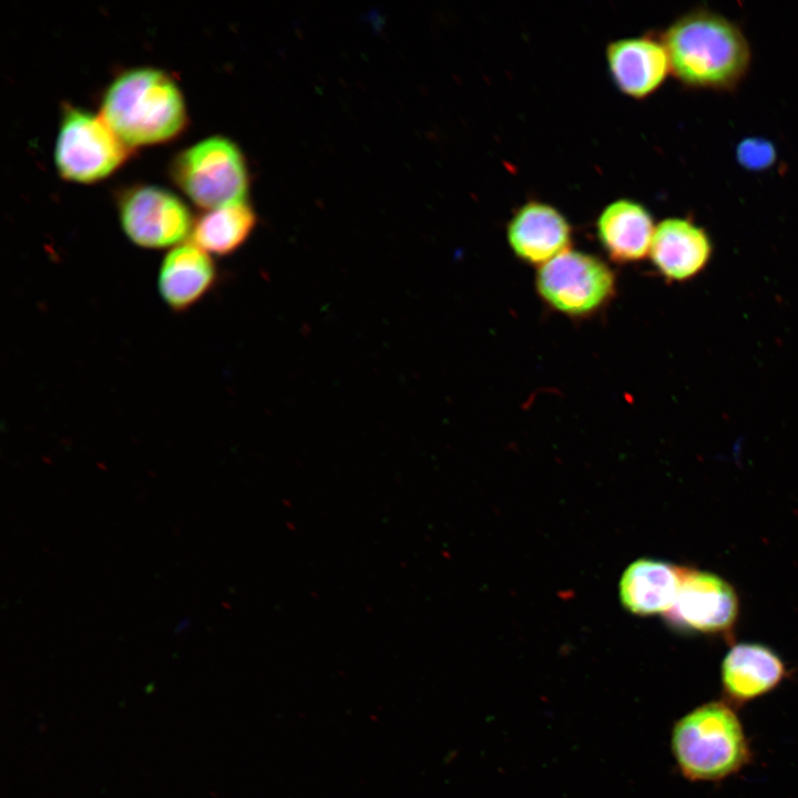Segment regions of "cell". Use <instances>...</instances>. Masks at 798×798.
<instances>
[{"mask_svg":"<svg viewBox=\"0 0 798 798\" xmlns=\"http://www.w3.org/2000/svg\"><path fill=\"white\" fill-rule=\"evenodd\" d=\"M661 40L671 72L690 88L733 89L750 65V48L741 30L709 10L697 9L679 17Z\"/></svg>","mask_w":798,"mask_h":798,"instance_id":"cell-1","label":"cell"},{"mask_svg":"<svg viewBox=\"0 0 798 798\" xmlns=\"http://www.w3.org/2000/svg\"><path fill=\"white\" fill-rule=\"evenodd\" d=\"M101 116L129 146L163 142L185 125L183 95L174 79L153 68L127 70L108 86Z\"/></svg>","mask_w":798,"mask_h":798,"instance_id":"cell-2","label":"cell"},{"mask_svg":"<svg viewBox=\"0 0 798 798\" xmlns=\"http://www.w3.org/2000/svg\"><path fill=\"white\" fill-rule=\"evenodd\" d=\"M672 748L690 780H718L740 769L749 757L741 724L725 703L704 704L674 726Z\"/></svg>","mask_w":798,"mask_h":798,"instance_id":"cell-3","label":"cell"},{"mask_svg":"<svg viewBox=\"0 0 798 798\" xmlns=\"http://www.w3.org/2000/svg\"><path fill=\"white\" fill-rule=\"evenodd\" d=\"M170 173L175 184L203 208L245 202V158L226 137L211 136L182 150L172 160Z\"/></svg>","mask_w":798,"mask_h":798,"instance_id":"cell-4","label":"cell"},{"mask_svg":"<svg viewBox=\"0 0 798 798\" xmlns=\"http://www.w3.org/2000/svg\"><path fill=\"white\" fill-rule=\"evenodd\" d=\"M535 289L550 309L584 319L608 306L616 295L617 280L603 259L570 248L539 267Z\"/></svg>","mask_w":798,"mask_h":798,"instance_id":"cell-5","label":"cell"},{"mask_svg":"<svg viewBox=\"0 0 798 798\" xmlns=\"http://www.w3.org/2000/svg\"><path fill=\"white\" fill-rule=\"evenodd\" d=\"M126 145L102 116L66 108L58 133L54 161L60 174L90 183L103 178L127 157Z\"/></svg>","mask_w":798,"mask_h":798,"instance_id":"cell-6","label":"cell"},{"mask_svg":"<svg viewBox=\"0 0 798 798\" xmlns=\"http://www.w3.org/2000/svg\"><path fill=\"white\" fill-rule=\"evenodd\" d=\"M119 215L126 236L144 248L175 245L193 227L185 203L173 192L154 185L126 190L119 201Z\"/></svg>","mask_w":798,"mask_h":798,"instance_id":"cell-7","label":"cell"},{"mask_svg":"<svg viewBox=\"0 0 798 798\" xmlns=\"http://www.w3.org/2000/svg\"><path fill=\"white\" fill-rule=\"evenodd\" d=\"M738 608L737 594L727 581L710 572L682 567L675 603L664 617L682 632L728 634Z\"/></svg>","mask_w":798,"mask_h":798,"instance_id":"cell-8","label":"cell"},{"mask_svg":"<svg viewBox=\"0 0 798 798\" xmlns=\"http://www.w3.org/2000/svg\"><path fill=\"white\" fill-rule=\"evenodd\" d=\"M507 239L516 258L540 267L570 249L572 227L554 206L530 201L509 221Z\"/></svg>","mask_w":798,"mask_h":798,"instance_id":"cell-9","label":"cell"},{"mask_svg":"<svg viewBox=\"0 0 798 798\" xmlns=\"http://www.w3.org/2000/svg\"><path fill=\"white\" fill-rule=\"evenodd\" d=\"M713 252L707 232L684 217H669L655 226L649 258L667 282H686L708 264Z\"/></svg>","mask_w":798,"mask_h":798,"instance_id":"cell-10","label":"cell"},{"mask_svg":"<svg viewBox=\"0 0 798 798\" xmlns=\"http://www.w3.org/2000/svg\"><path fill=\"white\" fill-rule=\"evenodd\" d=\"M606 62L616 88L634 99L654 93L671 72L662 40L646 35L611 42L606 48Z\"/></svg>","mask_w":798,"mask_h":798,"instance_id":"cell-11","label":"cell"},{"mask_svg":"<svg viewBox=\"0 0 798 798\" xmlns=\"http://www.w3.org/2000/svg\"><path fill=\"white\" fill-rule=\"evenodd\" d=\"M595 227L598 242L615 263L641 262L649 254L654 219L636 201L620 198L610 203L598 215Z\"/></svg>","mask_w":798,"mask_h":798,"instance_id":"cell-12","label":"cell"},{"mask_svg":"<svg viewBox=\"0 0 798 798\" xmlns=\"http://www.w3.org/2000/svg\"><path fill=\"white\" fill-rule=\"evenodd\" d=\"M216 267L209 254L197 245L183 243L164 257L158 273V291L174 311H184L214 286Z\"/></svg>","mask_w":798,"mask_h":798,"instance_id":"cell-13","label":"cell"},{"mask_svg":"<svg viewBox=\"0 0 798 798\" xmlns=\"http://www.w3.org/2000/svg\"><path fill=\"white\" fill-rule=\"evenodd\" d=\"M786 675L785 664L769 647L757 643L733 646L722 664V684L728 698L746 702L776 687Z\"/></svg>","mask_w":798,"mask_h":798,"instance_id":"cell-14","label":"cell"},{"mask_svg":"<svg viewBox=\"0 0 798 798\" xmlns=\"http://www.w3.org/2000/svg\"><path fill=\"white\" fill-rule=\"evenodd\" d=\"M681 577L682 566L652 559L636 560L622 575L621 602L635 615H665L675 603Z\"/></svg>","mask_w":798,"mask_h":798,"instance_id":"cell-15","label":"cell"},{"mask_svg":"<svg viewBox=\"0 0 798 798\" xmlns=\"http://www.w3.org/2000/svg\"><path fill=\"white\" fill-rule=\"evenodd\" d=\"M255 223V213L245 202L212 208L195 221L192 239L207 253L227 255L247 239Z\"/></svg>","mask_w":798,"mask_h":798,"instance_id":"cell-16","label":"cell"},{"mask_svg":"<svg viewBox=\"0 0 798 798\" xmlns=\"http://www.w3.org/2000/svg\"><path fill=\"white\" fill-rule=\"evenodd\" d=\"M736 157L743 167L751 171H763L774 164L776 149L768 140L748 137L737 145Z\"/></svg>","mask_w":798,"mask_h":798,"instance_id":"cell-17","label":"cell"}]
</instances>
